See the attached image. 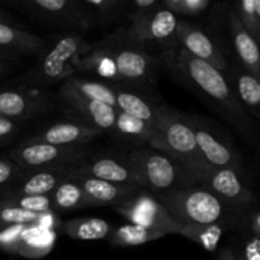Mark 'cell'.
Returning a JSON list of instances; mask_svg holds the SVG:
<instances>
[{
	"mask_svg": "<svg viewBox=\"0 0 260 260\" xmlns=\"http://www.w3.org/2000/svg\"><path fill=\"white\" fill-rule=\"evenodd\" d=\"M175 79L220 114L249 144H260V129L225 73L193 57L178 43L164 48L161 58Z\"/></svg>",
	"mask_w": 260,
	"mask_h": 260,
	"instance_id": "6da1fadb",
	"label": "cell"
},
{
	"mask_svg": "<svg viewBox=\"0 0 260 260\" xmlns=\"http://www.w3.org/2000/svg\"><path fill=\"white\" fill-rule=\"evenodd\" d=\"M172 217L182 226L225 223L231 229L245 222V212L235 210L201 185L156 196Z\"/></svg>",
	"mask_w": 260,
	"mask_h": 260,
	"instance_id": "7a4b0ae2",
	"label": "cell"
},
{
	"mask_svg": "<svg viewBox=\"0 0 260 260\" xmlns=\"http://www.w3.org/2000/svg\"><path fill=\"white\" fill-rule=\"evenodd\" d=\"M83 33L60 32L46 40L35 65L23 75L22 84L45 89L75 75V60L89 48Z\"/></svg>",
	"mask_w": 260,
	"mask_h": 260,
	"instance_id": "3957f363",
	"label": "cell"
},
{
	"mask_svg": "<svg viewBox=\"0 0 260 260\" xmlns=\"http://www.w3.org/2000/svg\"><path fill=\"white\" fill-rule=\"evenodd\" d=\"M127 157L139 173L145 189L155 196L197 185L184 165L164 151L152 147L136 149Z\"/></svg>",
	"mask_w": 260,
	"mask_h": 260,
	"instance_id": "277c9868",
	"label": "cell"
},
{
	"mask_svg": "<svg viewBox=\"0 0 260 260\" xmlns=\"http://www.w3.org/2000/svg\"><path fill=\"white\" fill-rule=\"evenodd\" d=\"M150 146L179 160L193 178L205 165L189 116L173 111L167 106L162 107L161 114L155 126L154 141Z\"/></svg>",
	"mask_w": 260,
	"mask_h": 260,
	"instance_id": "5b68a950",
	"label": "cell"
},
{
	"mask_svg": "<svg viewBox=\"0 0 260 260\" xmlns=\"http://www.w3.org/2000/svg\"><path fill=\"white\" fill-rule=\"evenodd\" d=\"M117 66L121 85L145 89L155 81L157 61L147 52L146 46L128 36L126 28H119L102 38Z\"/></svg>",
	"mask_w": 260,
	"mask_h": 260,
	"instance_id": "8992f818",
	"label": "cell"
},
{
	"mask_svg": "<svg viewBox=\"0 0 260 260\" xmlns=\"http://www.w3.org/2000/svg\"><path fill=\"white\" fill-rule=\"evenodd\" d=\"M13 7L36 22L60 32H88L93 28L80 0H19Z\"/></svg>",
	"mask_w": 260,
	"mask_h": 260,
	"instance_id": "52a82bcc",
	"label": "cell"
},
{
	"mask_svg": "<svg viewBox=\"0 0 260 260\" xmlns=\"http://www.w3.org/2000/svg\"><path fill=\"white\" fill-rule=\"evenodd\" d=\"M9 157L23 170L75 168L89 159L86 146H58L24 140L9 152Z\"/></svg>",
	"mask_w": 260,
	"mask_h": 260,
	"instance_id": "ba28073f",
	"label": "cell"
},
{
	"mask_svg": "<svg viewBox=\"0 0 260 260\" xmlns=\"http://www.w3.org/2000/svg\"><path fill=\"white\" fill-rule=\"evenodd\" d=\"M113 210L123 216L132 225L141 226L164 234H180L182 225L177 222L159 198L149 190L142 189L137 194L113 206Z\"/></svg>",
	"mask_w": 260,
	"mask_h": 260,
	"instance_id": "9c48e42d",
	"label": "cell"
},
{
	"mask_svg": "<svg viewBox=\"0 0 260 260\" xmlns=\"http://www.w3.org/2000/svg\"><path fill=\"white\" fill-rule=\"evenodd\" d=\"M197 184L206 188L235 210L248 212L256 202L254 193L244 183L243 175L233 169L203 165L194 175Z\"/></svg>",
	"mask_w": 260,
	"mask_h": 260,
	"instance_id": "30bf717a",
	"label": "cell"
},
{
	"mask_svg": "<svg viewBox=\"0 0 260 260\" xmlns=\"http://www.w3.org/2000/svg\"><path fill=\"white\" fill-rule=\"evenodd\" d=\"M194 129L196 141L202 160L213 168L233 169L244 174V164L240 154L229 140L220 136L208 121L200 116H189Z\"/></svg>",
	"mask_w": 260,
	"mask_h": 260,
	"instance_id": "8fae6325",
	"label": "cell"
},
{
	"mask_svg": "<svg viewBox=\"0 0 260 260\" xmlns=\"http://www.w3.org/2000/svg\"><path fill=\"white\" fill-rule=\"evenodd\" d=\"M53 102L45 89L22 84L14 88H0V116L20 123L52 111Z\"/></svg>",
	"mask_w": 260,
	"mask_h": 260,
	"instance_id": "7c38bea8",
	"label": "cell"
},
{
	"mask_svg": "<svg viewBox=\"0 0 260 260\" xmlns=\"http://www.w3.org/2000/svg\"><path fill=\"white\" fill-rule=\"evenodd\" d=\"M55 240L53 229L41 225L17 226L0 231V248L28 258H41L50 253Z\"/></svg>",
	"mask_w": 260,
	"mask_h": 260,
	"instance_id": "4fadbf2b",
	"label": "cell"
},
{
	"mask_svg": "<svg viewBox=\"0 0 260 260\" xmlns=\"http://www.w3.org/2000/svg\"><path fill=\"white\" fill-rule=\"evenodd\" d=\"M179 22L178 15L161 7L145 17L132 20L124 28L129 37L142 45L159 43L167 48L177 43V28Z\"/></svg>",
	"mask_w": 260,
	"mask_h": 260,
	"instance_id": "5bb4252c",
	"label": "cell"
},
{
	"mask_svg": "<svg viewBox=\"0 0 260 260\" xmlns=\"http://www.w3.org/2000/svg\"><path fill=\"white\" fill-rule=\"evenodd\" d=\"M73 169L79 174L98 178V179L114 183V184L129 185V187L145 189L139 173L135 170L127 156L119 157L114 156V155H95Z\"/></svg>",
	"mask_w": 260,
	"mask_h": 260,
	"instance_id": "9a60e30c",
	"label": "cell"
},
{
	"mask_svg": "<svg viewBox=\"0 0 260 260\" xmlns=\"http://www.w3.org/2000/svg\"><path fill=\"white\" fill-rule=\"evenodd\" d=\"M60 95L69 106L71 113L75 116L74 119L94 127L101 132L111 134L116 123L118 109L99 101L80 95L65 84L61 85Z\"/></svg>",
	"mask_w": 260,
	"mask_h": 260,
	"instance_id": "2e32d148",
	"label": "cell"
},
{
	"mask_svg": "<svg viewBox=\"0 0 260 260\" xmlns=\"http://www.w3.org/2000/svg\"><path fill=\"white\" fill-rule=\"evenodd\" d=\"M177 43L193 57L213 66L222 73H228L229 63L222 51L202 28L187 20H180L177 28Z\"/></svg>",
	"mask_w": 260,
	"mask_h": 260,
	"instance_id": "e0dca14e",
	"label": "cell"
},
{
	"mask_svg": "<svg viewBox=\"0 0 260 260\" xmlns=\"http://www.w3.org/2000/svg\"><path fill=\"white\" fill-rule=\"evenodd\" d=\"M99 129L76 119L58 121L38 129L28 137V141H40L58 146H86L102 135Z\"/></svg>",
	"mask_w": 260,
	"mask_h": 260,
	"instance_id": "ac0fdd59",
	"label": "cell"
},
{
	"mask_svg": "<svg viewBox=\"0 0 260 260\" xmlns=\"http://www.w3.org/2000/svg\"><path fill=\"white\" fill-rule=\"evenodd\" d=\"M46 40L20 27L0 22V60L17 61L27 56H38Z\"/></svg>",
	"mask_w": 260,
	"mask_h": 260,
	"instance_id": "d6986e66",
	"label": "cell"
},
{
	"mask_svg": "<svg viewBox=\"0 0 260 260\" xmlns=\"http://www.w3.org/2000/svg\"><path fill=\"white\" fill-rule=\"evenodd\" d=\"M71 168L25 170L5 197L51 196L58 184L69 177Z\"/></svg>",
	"mask_w": 260,
	"mask_h": 260,
	"instance_id": "ffe728a7",
	"label": "cell"
},
{
	"mask_svg": "<svg viewBox=\"0 0 260 260\" xmlns=\"http://www.w3.org/2000/svg\"><path fill=\"white\" fill-rule=\"evenodd\" d=\"M70 177L83 188L86 197L90 200L93 206L111 205L113 207L117 203L123 202L124 200L142 190L141 188L114 184V183L106 182L98 178L79 174L73 168L70 169Z\"/></svg>",
	"mask_w": 260,
	"mask_h": 260,
	"instance_id": "44dd1931",
	"label": "cell"
},
{
	"mask_svg": "<svg viewBox=\"0 0 260 260\" xmlns=\"http://www.w3.org/2000/svg\"><path fill=\"white\" fill-rule=\"evenodd\" d=\"M228 24L239 62L245 70L260 80V45L244 28L233 7L228 8Z\"/></svg>",
	"mask_w": 260,
	"mask_h": 260,
	"instance_id": "7402d4cb",
	"label": "cell"
},
{
	"mask_svg": "<svg viewBox=\"0 0 260 260\" xmlns=\"http://www.w3.org/2000/svg\"><path fill=\"white\" fill-rule=\"evenodd\" d=\"M114 89H116L118 111L141 119L155 129L164 104L151 101L146 94L142 93L141 89L119 85V84H116Z\"/></svg>",
	"mask_w": 260,
	"mask_h": 260,
	"instance_id": "603a6c76",
	"label": "cell"
},
{
	"mask_svg": "<svg viewBox=\"0 0 260 260\" xmlns=\"http://www.w3.org/2000/svg\"><path fill=\"white\" fill-rule=\"evenodd\" d=\"M41 225L48 229H60L57 213H35L25 211L10 202L8 198L0 200V231L17 226Z\"/></svg>",
	"mask_w": 260,
	"mask_h": 260,
	"instance_id": "cb8c5ba5",
	"label": "cell"
},
{
	"mask_svg": "<svg viewBox=\"0 0 260 260\" xmlns=\"http://www.w3.org/2000/svg\"><path fill=\"white\" fill-rule=\"evenodd\" d=\"M230 75L241 103L250 116L260 123V80L241 65H236L230 71Z\"/></svg>",
	"mask_w": 260,
	"mask_h": 260,
	"instance_id": "d4e9b609",
	"label": "cell"
},
{
	"mask_svg": "<svg viewBox=\"0 0 260 260\" xmlns=\"http://www.w3.org/2000/svg\"><path fill=\"white\" fill-rule=\"evenodd\" d=\"M111 135H113L119 141H123L134 146L151 145L155 137V129L144 121L124 112L118 111Z\"/></svg>",
	"mask_w": 260,
	"mask_h": 260,
	"instance_id": "484cf974",
	"label": "cell"
},
{
	"mask_svg": "<svg viewBox=\"0 0 260 260\" xmlns=\"http://www.w3.org/2000/svg\"><path fill=\"white\" fill-rule=\"evenodd\" d=\"M51 197L56 213H66L80 208L93 207L83 188L70 177V173L69 177L56 187Z\"/></svg>",
	"mask_w": 260,
	"mask_h": 260,
	"instance_id": "4316f807",
	"label": "cell"
},
{
	"mask_svg": "<svg viewBox=\"0 0 260 260\" xmlns=\"http://www.w3.org/2000/svg\"><path fill=\"white\" fill-rule=\"evenodd\" d=\"M60 230L75 240H102L111 236L112 225L103 218H74L62 222Z\"/></svg>",
	"mask_w": 260,
	"mask_h": 260,
	"instance_id": "83f0119b",
	"label": "cell"
},
{
	"mask_svg": "<svg viewBox=\"0 0 260 260\" xmlns=\"http://www.w3.org/2000/svg\"><path fill=\"white\" fill-rule=\"evenodd\" d=\"M66 86L73 89L80 95L86 96V98L99 101L102 103H106L113 108L118 109L117 106V95L116 89L113 84H109L103 80H94V79L80 78V76H71L66 81H63Z\"/></svg>",
	"mask_w": 260,
	"mask_h": 260,
	"instance_id": "f1b7e54d",
	"label": "cell"
},
{
	"mask_svg": "<svg viewBox=\"0 0 260 260\" xmlns=\"http://www.w3.org/2000/svg\"><path fill=\"white\" fill-rule=\"evenodd\" d=\"M93 27L109 24L126 17L127 0H80Z\"/></svg>",
	"mask_w": 260,
	"mask_h": 260,
	"instance_id": "f546056e",
	"label": "cell"
},
{
	"mask_svg": "<svg viewBox=\"0 0 260 260\" xmlns=\"http://www.w3.org/2000/svg\"><path fill=\"white\" fill-rule=\"evenodd\" d=\"M230 226L225 223L215 225H192L182 226L179 235L189 239L193 243L198 244L207 251H215L220 244L225 233L230 230Z\"/></svg>",
	"mask_w": 260,
	"mask_h": 260,
	"instance_id": "4dcf8cb0",
	"label": "cell"
},
{
	"mask_svg": "<svg viewBox=\"0 0 260 260\" xmlns=\"http://www.w3.org/2000/svg\"><path fill=\"white\" fill-rule=\"evenodd\" d=\"M165 235L167 234L160 233V231L150 230V229L129 223V225L114 229L109 236V241L117 246H137L164 238Z\"/></svg>",
	"mask_w": 260,
	"mask_h": 260,
	"instance_id": "1f68e13d",
	"label": "cell"
},
{
	"mask_svg": "<svg viewBox=\"0 0 260 260\" xmlns=\"http://www.w3.org/2000/svg\"><path fill=\"white\" fill-rule=\"evenodd\" d=\"M234 12L246 30L258 41L260 45V29L255 12V0H239L231 4Z\"/></svg>",
	"mask_w": 260,
	"mask_h": 260,
	"instance_id": "d6a6232c",
	"label": "cell"
},
{
	"mask_svg": "<svg viewBox=\"0 0 260 260\" xmlns=\"http://www.w3.org/2000/svg\"><path fill=\"white\" fill-rule=\"evenodd\" d=\"M211 5L210 0H162V7L178 17H196L205 13Z\"/></svg>",
	"mask_w": 260,
	"mask_h": 260,
	"instance_id": "836d02e7",
	"label": "cell"
},
{
	"mask_svg": "<svg viewBox=\"0 0 260 260\" xmlns=\"http://www.w3.org/2000/svg\"><path fill=\"white\" fill-rule=\"evenodd\" d=\"M24 172L10 157H0V194L3 197L9 193Z\"/></svg>",
	"mask_w": 260,
	"mask_h": 260,
	"instance_id": "e575fe53",
	"label": "cell"
},
{
	"mask_svg": "<svg viewBox=\"0 0 260 260\" xmlns=\"http://www.w3.org/2000/svg\"><path fill=\"white\" fill-rule=\"evenodd\" d=\"M12 203L25 211L35 213H56L53 210L52 197L51 196H38V197H4Z\"/></svg>",
	"mask_w": 260,
	"mask_h": 260,
	"instance_id": "d590c367",
	"label": "cell"
},
{
	"mask_svg": "<svg viewBox=\"0 0 260 260\" xmlns=\"http://www.w3.org/2000/svg\"><path fill=\"white\" fill-rule=\"evenodd\" d=\"M162 7V0H127L126 18L128 23L145 17Z\"/></svg>",
	"mask_w": 260,
	"mask_h": 260,
	"instance_id": "8d00e7d4",
	"label": "cell"
},
{
	"mask_svg": "<svg viewBox=\"0 0 260 260\" xmlns=\"http://www.w3.org/2000/svg\"><path fill=\"white\" fill-rule=\"evenodd\" d=\"M19 132V123L0 116V146L7 145Z\"/></svg>",
	"mask_w": 260,
	"mask_h": 260,
	"instance_id": "74e56055",
	"label": "cell"
},
{
	"mask_svg": "<svg viewBox=\"0 0 260 260\" xmlns=\"http://www.w3.org/2000/svg\"><path fill=\"white\" fill-rule=\"evenodd\" d=\"M243 254L245 260H260V238H254L246 243Z\"/></svg>",
	"mask_w": 260,
	"mask_h": 260,
	"instance_id": "f35d334b",
	"label": "cell"
},
{
	"mask_svg": "<svg viewBox=\"0 0 260 260\" xmlns=\"http://www.w3.org/2000/svg\"><path fill=\"white\" fill-rule=\"evenodd\" d=\"M246 221H249V225H250V229L254 233V235L256 238H260V212L250 216V217L248 216Z\"/></svg>",
	"mask_w": 260,
	"mask_h": 260,
	"instance_id": "ab89813d",
	"label": "cell"
},
{
	"mask_svg": "<svg viewBox=\"0 0 260 260\" xmlns=\"http://www.w3.org/2000/svg\"><path fill=\"white\" fill-rule=\"evenodd\" d=\"M217 260H238V255H236L235 251L231 250L230 248H225L220 251Z\"/></svg>",
	"mask_w": 260,
	"mask_h": 260,
	"instance_id": "60d3db41",
	"label": "cell"
},
{
	"mask_svg": "<svg viewBox=\"0 0 260 260\" xmlns=\"http://www.w3.org/2000/svg\"><path fill=\"white\" fill-rule=\"evenodd\" d=\"M0 22L2 23H7V24H12L15 25V27H19V23L14 19V18L10 17L7 12H4L3 9H0Z\"/></svg>",
	"mask_w": 260,
	"mask_h": 260,
	"instance_id": "b9f144b4",
	"label": "cell"
},
{
	"mask_svg": "<svg viewBox=\"0 0 260 260\" xmlns=\"http://www.w3.org/2000/svg\"><path fill=\"white\" fill-rule=\"evenodd\" d=\"M12 61H2L0 60V78H3L4 75H7L8 73H10L12 70Z\"/></svg>",
	"mask_w": 260,
	"mask_h": 260,
	"instance_id": "7bdbcfd3",
	"label": "cell"
},
{
	"mask_svg": "<svg viewBox=\"0 0 260 260\" xmlns=\"http://www.w3.org/2000/svg\"><path fill=\"white\" fill-rule=\"evenodd\" d=\"M255 12H256V17H258L259 29H260V0H255Z\"/></svg>",
	"mask_w": 260,
	"mask_h": 260,
	"instance_id": "ee69618b",
	"label": "cell"
},
{
	"mask_svg": "<svg viewBox=\"0 0 260 260\" xmlns=\"http://www.w3.org/2000/svg\"><path fill=\"white\" fill-rule=\"evenodd\" d=\"M236 255H238V260H245V259H244L243 254H241V253H236Z\"/></svg>",
	"mask_w": 260,
	"mask_h": 260,
	"instance_id": "f6af8a7d",
	"label": "cell"
},
{
	"mask_svg": "<svg viewBox=\"0 0 260 260\" xmlns=\"http://www.w3.org/2000/svg\"><path fill=\"white\" fill-rule=\"evenodd\" d=\"M2 61H3V60H2Z\"/></svg>",
	"mask_w": 260,
	"mask_h": 260,
	"instance_id": "bcb514c9",
	"label": "cell"
}]
</instances>
